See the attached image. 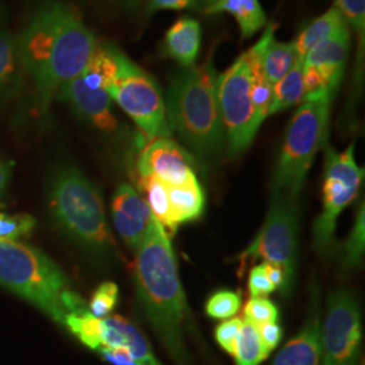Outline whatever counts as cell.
Listing matches in <instances>:
<instances>
[{
  "label": "cell",
  "mask_w": 365,
  "mask_h": 365,
  "mask_svg": "<svg viewBox=\"0 0 365 365\" xmlns=\"http://www.w3.org/2000/svg\"><path fill=\"white\" fill-rule=\"evenodd\" d=\"M242 327V319L241 318H230L223 321L221 325H218L215 329V339L222 346L223 351L232 354L235 352V341L238 337V333Z\"/></svg>",
  "instance_id": "cell-34"
},
{
  "label": "cell",
  "mask_w": 365,
  "mask_h": 365,
  "mask_svg": "<svg viewBox=\"0 0 365 365\" xmlns=\"http://www.w3.org/2000/svg\"><path fill=\"white\" fill-rule=\"evenodd\" d=\"M321 327L318 307L314 304V313L277 353L272 365H321Z\"/></svg>",
  "instance_id": "cell-17"
},
{
  "label": "cell",
  "mask_w": 365,
  "mask_h": 365,
  "mask_svg": "<svg viewBox=\"0 0 365 365\" xmlns=\"http://www.w3.org/2000/svg\"><path fill=\"white\" fill-rule=\"evenodd\" d=\"M111 212L118 235L133 252H135L143 244L153 218L146 200L130 184L123 182L113 196Z\"/></svg>",
  "instance_id": "cell-14"
},
{
  "label": "cell",
  "mask_w": 365,
  "mask_h": 365,
  "mask_svg": "<svg viewBox=\"0 0 365 365\" xmlns=\"http://www.w3.org/2000/svg\"><path fill=\"white\" fill-rule=\"evenodd\" d=\"M217 78L211 57L202 66L184 68L172 78L165 103L170 131L206 164L221 156L226 141Z\"/></svg>",
  "instance_id": "cell-3"
},
{
  "label": "cell",
  "mask_w": 365,
  "mask_h": 365,
  "mask_svg": "<svg viewBox=\"0 0 365 365\" xmlns=\"http://www.w3.org/2000/svg\"><path fill=\"white\" fill-rule=\"evenodd\" d=\"M140 190L144 192L145 200L155 215L157 221L165 229L170 237L176 233L178 226L173 223L170 212V197H168V184L163 182L156 176L138 178Z\"/></svg>",
  "instance_id": "cell-26"
},
{
  "label": "cell",
  "mask_w": 365,
  "mask_h": 365,
  "mask_svg": "<svg viewBox=\"0 0 365 365\" xmlns=\"http://www.w3.org/2000/svg\"><path fill=\"white\" fill-rule=\"evenodd\" d=\"M199 0H148V13L158 11H182L196 7Z\"/></svg>",
  "instance_id": "cell-36"
},
{
  "label": "cell",
  "mask_w": 365,
  "mask_h": 365,
  "mask_svg": "<svg viewBox=\"0 0 365 365\" xmlns=\"http://www.w3.org/2000/svg\"><path fill=\"white\" fill-rule=\"evenodd\" d=\"M334 6L339 10L344 21L356 36V66L354 87H360L364 73L365 48V0H336Z\"/></svg>",
  "instance_id": "cell-24"
},
{
  "label": "cell",
  "mask_w": 365,
  "mask_h": 365,
  "mask_svg": "<svg viewBox=\"0 0 365 365\" xmlns=\"http://www.w3.org/2000/svg\"><path fill=\"white\" fill-rule=\"evenodd\" d=\"M48 195L53 218L66 235L96 255L115 252L102 197L78 168L63 167L57 170Z\"/></svg>",
  "instance_id": "cell-6"
},
{
  "label": "cell",
  "mask_w": 365,
  "mask_h": 365,
  "mask_svg": "<svg viewBox=\"0 0 365 365\" xmlns=\"http://www.w3.org/2000/svg\"><path fill=\"white\" fill-rule=\"evenodd\" d=\"M200 1H203V3H205V7H207L214 0H200Z\"/></svg>",
  "instance_id": "cell-42"
},
{
  "label": "cell",
  "mask_w": 365,
  "mask_h": 365,
  "mask_svg": "<svg viewBox=\"0 0 365 365\" xmlns=\"http://www.w3.org/2000/svg\"><path fill=\"white\" fill-rule=\"evenodd\" d=\"M259 329V336H260L261 342L268 353L272 352L274 348L280 344L282 337H283V329L276 324V322H269L257 327Z\"/></svg>",
  "instance_id": "cell-37"
},
{
  "label": "cell",
  "mask_w": 365,
  "mask_h": 365,
  "mask_svg": "<svg viewBox=\"0 0 365 365\" xmlns=\"http://www.w3.org/2000/svg\"><path fill=\"white\" fill-rule=\"evenodd\" d=\"M217 98L229 156H241L248 150L264 122L253 103L252 78L245 53L218 75Z\"/></svg>",
  "instance_id": "cell-9"
},
{
  "label": "cell",
  "mask_w": 365,
  "mask_h": 365,
  "mask_svg": "<svg viewBox=\"0 0 365 365\" xmlns=\"http://www.w3.org/2000/svg\"><path fill=\"white\" fill-rule=\"evenodd\" d=\"M0 16H1V1H0Z\"/></svg>",
  "instance_id": "cell-43"
},
{
  "label": "cell",
  "mask_w": 365,
  "mask_h": 365,
  "mask_svg": "<svg viewBox=\"0 0 365 365\" xmlns=\"http://www.w3.org/2000/svg\"><path fill=\"white\" fill-rule=\"evenodd\" d=\"M168 197L172 220L178 227L180 223L199 220L206 207V196L197 179L179 185L168 184Z\"/></svg>",
  "instance_id": "cell-21"
},
{
  "label": "cell",
  "mask_w": 365,
  "mask_h": 365,
  "mask_svg": "<svg viewBox=\"0 0 365 365\" xmlns=\"http://www.w3.org/2000/svg\"><path fill=\"white\" fill-rule=\"evenodd\" d=\"M248 291L252 298H265L276 291L265 274L264 264L250 268L248 276Z\"/></svg>",
  "instance_id": "cell-35"
},
{
  "label": "cell",
  "mask_w": 365,
  "mask_h": 365,
  "mask_svg": "<svg viewBox=\"0 0 365 365\" xmlns=\"http://www.w3.org/2000/svg\"><path fill=\"white\" fill-rule=\"evenodd\" d=\"M241 309V297L230 289L214 292L206 302V314L214 319H230Z\"/></svg>",
  "instance_id": "cell-31"
},
{
  "label": "cell",
  "mask_w": 365,
  "mask_h": 365,
  "mask_svg": "<svg viewBox=\"0 0 365 365\" xmlns=\"http://www.w3.org/2000/svg\"><path fill=\"white\" fill-rule=\"evenodd\" d=\"M0 286L30 302L64 327L69 314L88 312L61 268L38 249L19 241L0 242Z\"/></svg>",
  "instance_id": "cell-4"
},
{
  "label": "cell",
  "mask_w": 365,
  "mask_h": 365,
  "mask_svg": "<svg viewBox=\"0 0 365 365\" xmlns=\"http://www.w3.org/2000/svg\"><path fill=\"white\" fill-rule=\"evenodd\" d=\"M277 25L271 22L265 27L264 34L257 41L255 48L260 56L261 66L264 73L269 83L274 86L283 76H286L288 71L294 66L298 60V52L295 46V41L292 42H280L274 38V31Z\"/></svg>",
  "instance_id": "cell-19"
},
{
  "label": "cell",
  "mask_w": 365,
  "mask_h": 365,
  "mask_svg": "<svg viewBox=\"0 0 365 365\" xmlns=\"http://www.w3.org/2000/svg\"><path fill=\"white\" fill-rule=\"evenodd\" d=\"M262 264H264V268H265V274L268 276L269 282L274 284V288L276 289L280 288L282 294L287 295L289 291H288L284 271L279 265H274V264H269V262H262Z\"/></svg>",
  "instance_id": "cell-39"
},
{
  "label": "cell",
  "mask_w": 365,
  "mask_h": 365,
  "mask_svg": "<svg viewBox=\"0 0 365 365\" xmlns=\"http://www.w3.org/2000/svg\"><path fill=\"white\" fill-rule=\"evenodd\" d=\"M10 178H11V164L0 156V197H3L6 194Z\"/></svg>",
  "instance_id": "cell-40"
},
{
  "label": "cell",
  "mask_w": 365,
  "mask_h": 365,
  "mask_svg": "<svg viewBox=\"0 0 365 365\" xmlns=\"http://www.w3.org/2000/svg\"><path fill=\"white\" fill-rule=\"evenodd\" d=\"M144 0H122L125 9L128 10H135Z\"/></svg>",
  "instance_id": "cell-41"
},
{
  "label": "cell",
  "mask_w": 365,
  "mask_h": 365,
  "mask_svg": "<svg viewBox=\"0 0 365 365\" xmlns=\"http://www.w3.org/2000/svg\"><path fill=\"white\" fill-rule=\"evenodd\" d=\"M304 98L303 83V58L298 57L297 63L288 71L287 75L272 86V101L269 115L280 113L292 106L299 105Z\"/></svg>",
  "instance_id": "cell-25"
},
{
  "label": "cell",
  "mask_w": 365,
  "mask_h": 365,
  "mask_svg": "<svg viewBox=\"0 0 365 365\" xmlns=\"http://www.w3.org/2000/svg\"><path fill=\"white\" fill-rule=\"evenodd\" d=\"M134 280L148 322L176 365H192L184 341L190 321L170 237L153 215L135 252Z\"/></svg>",
  "instance_id": "cell-2"
},
{
  "label": "cell",
  "mask_w": 365,
  "mask_h": 365,
  "mask_svg": "<svg viewBox=\"0 0 365 365\" xmlns=\"http://www.w3.org/2000/svg\"><path fill=\"white\" fill-rule=\"evenodd\" d=\"M106 91L134 120L148 143L170 137L165 101L156 78L133 63L122 51L117 75Z\"/></svg>",
  "instance_id": "cell-7"
},
{
  "label": "cell",
  "mask_w": 365,
  "mask_h": 365,
  "mask_svg": "<svg viewBox=\"0 0 365 365\" xmlns=\"http://www.w3.org/2000/svg\"><path fill=\"white\" fill-rule=\"evenodd\" d=\"M96 45L75 6L53 0L39 7L18 37V49L24 71L36 84L42 114L60 87L83 73Z\"/></svg>",
  "instance_id": "cell-1"
},
{
  "label": "cell",
  "mask_w": 365,
  "mask_h": 365,
  "mask_svg": "<svg viewBox=\"0 0 365 365\" xmlns=\"http://www.w3.org/2000/svg\"><path fill=\"white\" fill-rule=\"evenodd\" d=\"M195 160L170 137L156 138L144 145L135 161L138 178L156 176L170 185L195 180Z\"/></svg>",
  "instance_id": "cell-12"
},
{
  "label": "cell",
  "mask_w": 365,
  "mask_h": 365,
  "mask_svg": "<svg viewBox=\"0 0 365 365\" xmlns=\"http://www.w3.org/2000/svg\"><path fill=\"white\" fill-rule=\"evenodd\" d=\"M203 11L232 15L244 39L253 37L267 25V15L259 0H214Z\"/></svg>",
  "instance_id": "cell-20"
},
{
  "label": "cell",
  "mask_w": 365,
  "mask_h": 365,
  "mask_svg": "<svg viewBox=\"0 0 365 365\" xmlns=\"http://www.w3.org/2000/svg\"><path fill=\"white\" fill-rule=\"evenodd\" d=\"M202 45V27L191 16H182L165 31L161 53L182 68L195 66Z\"/></svg>",
  "instance_id": "cell-18"
},
{
  "label": "cell",
  "mask_w": 365,
  "mask_h": 365,
  "mask_svg": "<svg viewBox=\"0 0 365 365\" xmlns=\"http://www.w3.org/2000/svg\"><path fill=\"white\" fill-rule=\"evenodd\" d=\"M233 356L237 365H259L269 356L261 342L259 329L245 319H242Z\"/></svg>",
  "instance_id": "cell-27"
},
{
  "label": "cell",
  "mask_w": 365,
  "mask_h": 365,
  "mask_svg": "<svg viewBox=\"0 0 365 365\" xmlns=\"http://www.w3.org/2000/svg\"><path fill=\"white\" fill-rule=\"evenodd\" d=\"M99 353L106 361L113 365H135L128 348L117 346V348H101Z\"/></svg>",
  "instance_id": "cell-38"
},
{
  "label": "cell",
  "mask_w": 365,
  "mask_h": 365,
  "mask_svg": "<svg viewBox=\"0 0 365 365\" xmlns=\"http://www.w3.org/2000/svg\"><path fill=\"white\" fill-rule=\"evenodd\" d=\"M57 98L71 106L78 117L95 129L113 134L118 130V119L113 113L111 98L103 88L88 86L81 76L66 81L57 92Z\"/></svg>",
  "instance_id": "cell-13"
},
{
  "label": "cell",
  "mask_w": 365,
  "mask_h": 365,
  "mask_svg": "<svg viewBox=\"0 0 365 365\" xmlns=\"http://www.w3.org/2000/svg\"><path fill=\"white\" fill-rule=\"evenodd\" d=\"M245 321L260 327L264 324L276 322L279 318V309L272 300L267 298H250L244 307Z\"/></svg>",
  "instance_id": "cell-33"
},
{
  "label": "cell",
  "mask_w": 365,
  "mask_h": 365,
  "mask_svg": "<svg viewBox=\"0 0 365 365\" xmlns=\"http://www.w3.org/2000/svg\"><path fill=\"white\" fill-rule=\"evenodd\" d=\"M352 42V31L346 26L334 37L321 42L314 46L310 52L303 57V64L314 66L319 71L327 81V88L336 98L341 80L344 78L345 68L349 60Z\"/></svg>",
  "instance_id": "cell-15"
},
{
  "label": "cell",
  "mask_w": 365,
  "mask_h": 365,
  "mask_svg": "<svg viewBox=\"0 0 365 365\" xmlns=\"http://www.w3.org/2000/svg\"><path fill=\"white\" fill-rule=\"evenodd\" d=\"M365 247L364 205L357 211L352 230L342 249V265L346 271L363 262Z\"/></svg>",
  "instance_id": "cell-29"
},
{
  "label": "cell",
  "mask_w": 365,
  "mask_h": 365,
  "mask_svg": "<svg viewBox=\"0 0 365 365\" xmlns=\"http://www.w3.org/2000/svg\"><path fill=\"white\" fill-rule=\"evenodd\" d=\"M125 346L135 365H163L144 334L128 319L113 315L102 319V348Z\"/></svg>",
  "instance_id": "cell-16"
},
{
  "label": "cell",
  "mask_w": 365,
  "mask_h": 365,
  "mask_svg": "<svg viewBox=\"0 0 365 365\" xmlns=\"http://www.w3.org/2000/svg\"><path fill=\"white\" fill-rule=\"evenodd\" d=\"M363 327L359 302L348 289H336L321 327V365H359Z\"/></svg>",
  "instance_id": "cell-11"
},
{
  "label": "cell",
  "mask_w": 365,
  "mask_h": 365,
  "mask_svg": "<svg viewBox=\"0 0 365 365\" xmlns=\"http://www.w3.org/2000/svg\"><path fill=\"white\" fill-rule=\"evenodd\" d=\"M36 227V220L29 214H9L0 209V242L18 241L29 237Z\"/></svg>",
  "instance_id": "cell-30"
},
{
  "label": "cell",
  "mask_w": 365,
  "mask_h": 365,
  "mask_svg": "<svg viewBox=\"0 0 365 365\" xmlns=\"http://www.w3.org/2000/svg\"><path fill=\"white\" fill-rule=\"evenodd\" d=\"M64 327L87 348L99 351L102 348V319L93 317L90 312L69 314Z\"/></svg>",
  "instance_id": "cell-28"
},
{
  "label": "cell",
  "mask_w": 365,
  "mask_h": 365,
  "mask_svg": "<svg viewBox=\"0 0 365 365\" xmlns=\"http://www.w3.org/2000/svg\"><path fill=\"white\" fill-rule=\"evenodd\" d=\"M348 26L344 21L339 9L333 6L327 13L322 14L312 24L302 30L299 37L295 41L297 52L299 57H304L307 53L313 49L314 46L319 45L321 42L334 37L342 29Z\"/></svg>",
  "instance_id": "cell-23"
},
{
  "label": "cell",
  "mask_w": 365,
  "mask_h": 365,
  "mask_svg": "<svg viewBox=\"0 0 365 365\" xmlns=\"http://www.w3.org/2000/svg\"><path fill=\"white\" fill-rule=\"evenodd\" d=\"M22 63L18 49V37L0 29V99L9 98L21 84Z\"/></svg>",
  "instance_id": "cell-22"
},
{
  "label": "cell",
  "mask_w": 365,
  "mask_h": 365,
  "mask_svg": "<svg viewBox=\"0 0 365 365\" xmlns=\"http://www.w3.org/2000/svg\"><path fill=\"white\" fill-rule=\"evenodd\" d=\"M333 99L334 96L327 90L303 98L288 123L274 170L272 195L297 203L315 155L327 146Z\"/></svg>",
  "instance_id": "cell-5"
},
{
  "label": "cell",
  "mask_w": 365,
  "mask_h": 365,
  "mask_svg": "<svg viewBox=\"0 0 365 365\" xmlns=\"http://www.w3.org/2000/svg\"><path fill=\"white\" fill-rule=\"evenodd\" d=\"M325 170L322 185V211L314 225V248L329 257L337 248L336 226L341 212L359 194L364 178L354 158V144L344 152L325 146Z\"/></svg>",
  "instance_id": "cell-8"
},
{
  "label": "cell",
  "mask_w": 365,
  "mask_h": 365,
  "mask_svg": "<svg viewBox=\"0 0 365 365\" xmlns=\"http://www.w3.org/2000/svg\"><path fill=\"white\" fill-rule=\"evenodd\" d=\"M299 218L297 203L272 195L271 206L259 235L238 256V276L257 260L279 265L286 274L287 288L292 286L298 255Z\"/></svg>",
  "instance_id": "cell-10"
},
{
  "label": "cell",
  "mask_w": 365,
  "mask_h": 365,
  "mask_svg": "<svg viewBox=\"0 0 365 365\" xmlns=\"http://www.w3.org/2000/svg\"><path fill=\"white\" fill-rule=\"evenodd\" d=\"M119 289L115 283L105 282L95 289L88 303V312L99 318L105 319L117 306Z\"/></svg>",
  "instance_id": "cell-32"
}]
</instances>
